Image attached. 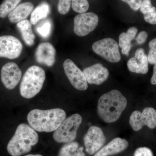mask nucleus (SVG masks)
<instances>
[{
  "mask_svg": "<svg viewBox=\"0 0 156 156\" xmlns=\"http://www.w3.org/2000/svg\"><path fill=\"white\" fill-rule=\"evenodd\" d=\"M129 123L134 131H139L144 126L154 129L156 126V111L151 107L145 108L142 112L135 111L130 116Z\"/></svg>",
  "mask_w": 156,
  "mask_h": 156,
  "instance_id": "obj_7",
  "label": "nucleus"
},
{
  "mask_svg": "<svg viewBox=\"0 0 156 156\" xmlns=\"http://www.w3.org/2000/svg\"><path fill=\"white\" fill-rule=\"evenodd\" d=\"M34 9L33 4L29 2L18 5L8 15L9 21L12 23H18L25 20L31 14Z\"/></svg>",
  "mask_w": 156,
  "mask_h": 156,
  "instance_id": "obj_16",
  "label": "nucleus"
},
{
  "mask_svg": "<svg viewBox=\"0 0 156 156\" xmlns=\"http://www.w3.org/2000/svg\"><path fill=\"white\" fill-rule=\"evenodd\" d=\"M148 34L145 31L140 32L136 37V43L138 44H144L147 38Z\"/></svg>",
  "mask_w": 156,
  "mask_h": 156,
  "instance_id": "obj_30",
  "label": "nucleus"
},
{
  "mask_svg": "<svg viewBox=\"0 0 156 156\" xmlns=\"http://www.w3.org/2000/svg\"><path fill=\"white\" fill-rule=\"evenodd\" d=\"M134 156H154L150 149L147 147H140L136 149Z\"/></svg>",
  "mask_w": 156,
  "mask_h": 156,
  "instance_id": "obj_28",
  "label": "nucleus"
},
{
  "mask_svg": "<svg viewBox=\"0 0 156 156\" xmlns=\"http://www.w3.org/2000/svg\"><path fill=\"white\" fill-rule=\"evenodd\" d=\"M128 143L126 139L117 137L98 151L94 156H108L119 153L128 147Z\"/></svg>",
  "mask_w": 156,
  "mask_h": 156,
  "instance_id": "obj_15",
  "label": "nucleus"
},
{
  "mask_svg": "<svg viewBox=\"0 0 156 156\" xmlns=\"http://www.w3.org/2000/svg\"><path fill=\"white\" fill-rule=\"evenodd\" d=\"M138 32L135 27H131L127 30V32L122 33L119 37V46L122 48V53L124 55L128 56L131 48V41L134 40Z\"/></svg>",
  "mask_w": 156,
  "mask_h": 156,
  "instance_id": "obj_18",
  "label": "nucleus"
},
{
  "mask_svg": "<svg viewBox=\"0 0 156 156\" xmlns=\"http://www.w3.org/2000/svg\"><path fill=\"white\" fill-rule=\"evenodd\" d=\"M128 4L130 8L134 11H137L140 9L142 0H121Z\"/></svg>",
  "mask_w": 156,
  "mask_h": 156,
  "instance_id": "obj_29",
  "label": "nucleus"
},
{
  "mask_svg": "<svg viewBox=\"0 0 156 156\" xmlns=\"http://www.w3.org/2000/svg\"><path fill=\"white\" fill-rule=\"evenodd\" d=\"M92 48L95 53L110 62H118L121 60L119 45L113 39L106 38L97 41Z\"/></svg>",
  "mask_w": 156,
  "mask_h": 156,
  "instance_id": "obj_6",
  "label": "nucleus"
},
{
  "mask_svg": "<svg viewBox=\"0 0 156 156\" xmlns=\"http://www.w3.org/2000/svg\"><path fill=\"white\" fill-rule=\"evenodd\" d=\"M58 156H85L83 147L78 143L72 141L66 143L59 150Z\"/></svg>",
  "mask_w": 156,
  "mask_h": 156,
  "instance_id": "obj_21",
  "label": "nucleus"
},
{
  "mask_svg": "<svg viewBox=\"0 0 156 156\" xmlns=\"http://www.w3.org/2000/svg\"><path fill=\"white\" fill-rule=\"evenodd\" d=\"M147 56L144 55L141 58L134 57L128 60L127 66L130 72L136 73L145 74L148 71Z\"/></svg>",
  "mask_w": 156,
  "mask_h": 156,
  "instance_id": "obj_17",
  "label": "nucleus"
},
{
  "mask_svg": "<svg viewBox=\"0 0 156 156\" xmlns=\"http://www.w3.org/2000/svg\"><path fill=\"white\" fill-rule=\"evenodd\" d=\"M56 53V50L53 45L48 42H45L38 46L35 56L37 62L40 64L51 67L55 63Z\"/></svg>",
  "mask_w": 156,
  "mask_h": 156,
  "instance_id": "obj_13",
  "label": "nucleus"
},
{
  "mask_svg": "<svg viewBox=\"0 0 156 156\" xmlns=\"http://www.w3.org/2000/svg\"><path fill=\"white\" fill-rule=\"evenodd\" d=\"M127 105L126 98L115 89L101 96L98 103V113L105 122H114L119 119Z\"/></svg>",
  "mask_w": 156,
  "mask_h": 156,
  "instance_id": "obj_2",
  "label": "nucleus"
},
{
  "mask_svg": "<svg viewBox=\"0 0 156 156\" xmlns=\"http://www.w3.org/2000/svg\"><path fill=\"white\" fill-rule=\"evenodd\" d=\"M72 0H58L57 9L59 14L62 15L67 14L70 9Z\"/></svg>",
  "mask_w": 156,
  "mask_h": 156,
  "instance_id": "obj_27",
  "label": "nucleus"
},
{
  "mask_svg": "<svg viewBox=\"0 0 156 156\" xmlns=\"http://www.w3.org/2000/svg\"><path fill=\"white\" fill-rule=\"evenodd\" d=\"M31 23L28 20H25L17 23V27L20 32L23 40L27 45L33 46L34 44L35 36L32 29Z\"/></svg>",
  "mask_w": 156,
  "mask_h": 156,
  "instance_id": "obj_19",
  "label": "nucleus"
},
{
  "mask_svg": "<svg viewBox=\"0 0 156 156\" xmlns=\"http://www.w3.org/2000/svg\"><path fill=\"white\" fill-rule=\"evenodd\" d=\"M22 76L21 70L16 63L8 62L1 70V80L7 89H13L19 83Z\"/></svg>",
  "mask_w": 156,
  "mask_h": 156,
  "instance_id": "obj_12",
  "label": "nucleus"
},
{
  "mask_svg": "<svg viewBox=\"0 0 156 156\" xmlns=\"http://www.w3.org/2000/svg\"><path fill=\"white\" fill-rule=\"evenodd\" d=\"M153 68V74L151 79V83L152 85H156V63H155Z\"/></svg>",
  "mask_w": 156,
  "mask_h": 156,
  "instance_id": "obj_32",
  "label": "nucleus"
},
{
  "mask_svg": "<svg viewBox=\"0 0 156 156\" xmlns=\"http://www.w3.org/2000/svg\"><path fill=\"white\" fill-rule=\"evenodd\" d=\"M65 73L72 85L75 89L85 91L88 88V82L83 72L70 59H66L63 63Z\"/></svg>",
  "mask_w": 156,
  "mask_h": 156,
  "instance_id": "obj_9",
  "label": "nucleus"
},
{
  "mask_svg": "<svg viewBox=\"0 0 156 156\" xmlns=\"http://www.w3.org/2000/svg\"><path fill=\"white\" fill-rule=\"evenodd\" d=\"M82 122V117L78 114H75L66 118L54 131L53 139L58 143L72 142L76 137L78 129Z\"/></svg>",
  "mask_w": 156,
  "mask_h": 156,
  "instance_id": "obj_5",
  "label": "nucleus"
},
{
  "mask_svg": "<svg viewBox=\"0 0 156 156\" xmlns=\"http://www.w3.org/2000/svg\"><path fill=\"white\" fill-rule=\"evenodd\" d=\"M105 140L102 129L97 126H91L84 137L86 151L91 155L94 154L101 148Z\"/></svg>",
  "mask_w": 156,
  "mask_h": 156,
  "instance_id": "obj_10",
  "label": "nucleus"
},
{
  "mask_svg": "<svg viewBox=\"0 0 156 156\" xmlns=\"http://www.w3.org/2000/svg\"><path fill=\"white\" fill-rule=\"evenodd\" d=\"M98 17L93 12L81 13L74 19V32L80 37H84L94 30L98 23Z\"/></svg>",
  "mask_w": 156,
  "mask_h": 156,
  "instance_id": "obj_8",
  "label": "nucleus"
},
{
  "mask_svg": "<svg viewBox=\"0 0 156 156\" xmlns=\"http://www.w3.org/2000/svg\"><path fill=\"white\" fill-rule=\"evenodd\" d=\"M25 156H43L40 154H28Z\"/></svg>",
  "mask_w": 156,
  "mask_h": 156,
  "instance_id": "obj_33",
  "label": "nucleus"
},
{
  "mask_svg": "<svg viewBox=\"0 0 156 156\" xmlns=\"http://www.w3.org/2000/svg\"><path fill=\"white\" fill-rule=\"evenodd\" d=\"M88 0H72V8L77 13H86L89 9Z\"/></svg>",
  "mask_w": 156,
  "mask_h": 156,
  "instance_id": "obj_25",
  "label": "nucleus"
},
{
  "mask_svg": "<svg viewBox=\"0 0 156 156\" xmlns=\"http://www.w3.org/2000/svg\"><path fill=\"white\" fill-rule=\"evenodd\" d=\"M23 45L17 38L11 35L0 37V57L15 59L22 53Z\"/></svg>",
  "mask_w": 156,
  "mask_h": 156,
  "instance_id": "obj_11",
  "label": "nucleus"
},
{
  "mask_svg": "<svg viewBox=\"0 0 156 156\" xmlns=\"http://www.w3.org/2000/svg\"><path fill=\"white\" fill-rule=\"evenodd\" d=\"M146 22L151 24H156V9L152 6L151 0H143L140 8Z\"/></svg>",
  "mask_w": 156,
  "mask_h": 156,
  "instance_id": "obj_22",
  "label": "nucleus"
},
{
  "mask_svg": "<svg viewBox=\"0 0 156 156\" xmlns=\"http://www.w3.org/2000/svg\"><path fill=\"white\" fill-rule=\"evenodd\" d=\"M39 140V136L35 130L30 126L22 123L17 128L14 136L10 140L7 150L12 156H20L29 152L32 147Z\"/></svg>",
  "mask_w": 156,
  "mask_h": 156,
  "instance_id": "obj_3",
  "label": "nucleus"
},
{
  "mask_svg": "<svg viewBox=\"0 0 156 156\" xmlns=\"http://www.w3.org/2000/svg\"><path fill=\"white\" fill-rule=\"evenodd\" d=\"M46 79L44 69L37 66L29 68L21 80L20 92L23 97L30 99L38 94Z\"/></svg>",
  "mask_w": 156,
  "mask_h": 156,
  "instance_id": "obj_4",
  "label": "nucleus"
},
{
  "mask_svg": "<svg viewBox=\"0 0 156 156\" xmlns=\"http://www.w3.org/2000/svg\"><path fill=\"white\" fill-rule=\"evenodd\" d=\"M149 51L147 55L148 61L151 64L156 63V38L149 43Z\"/></svg>",
  "mask_w": 156,
  "mask_h": 156,
  "instance_id": "obj_26",
  "label": "nucleus"
},
{
  "mask_svg": "<svg viewBox=\"0 0 156 156\" xmlns=\"http://www.w3.org/2000/svg\"><path fill=\"white\" fill-rule=\"evenodd\" d=\"M144 50L142 48H140L136 50L134 57L136 58H141L145 55Z\"/></svg>",
  "mask_w": 156,
  "mask_h": 156,
  "instance_id": "obj_31",
  "label": "nucleus"
},
{
  "mask_svg": "<svg viewBox=\"0 0 156 156\" xmlns=\"http://www.w3.org/2000/svg\"><path fill=\"white\" fill-rule=\"evenodd\" d=\"M66 116L65 112L61 108L47 110L35 109L29 113L27 119L30 126L35 131L51 132L58 128Z\"/></svg>",
  "mask_w": 156,
  "mask_h": 156,
  "instance_id": "obj_1",
  "label": "nucleus"
},
{
  "mask_svg": "<svg viewBox=\"0 0 156 156\" xmlns=\"http://www.w3.org/2000/svg\"><path fill=\"white\" fill-rule=\"evenodd\" d=\"M21 0H4L0 5V17H7L18 6Z\"/></svg>",
  "mask_w": 156,
  "mask_h": 156,
  "instance_id": "obj_23",
  "label": "nucleus"
},
{
  "mask_svg": "<svg viewBox=\"0 0 156 156\" xmlns=\"http://www.w3.org/2000/svg\"><path fill=\"white\" fill-rule=\"evenodd\" d=\"M50 12V7L46 2L41 3L32 12L30 22L33 25H35L42 20L45 19Z\"/></svg>",
  "mask_w": 156,
  "mask_h": 156,
  "instance_id": "obj_20",
  "label": "nucleus"
},
{
  "mask_svg": "<svg viewBox=\"0 0 156 156\" xmlns=\"http://www.w3.org/2000/svg\"><path fill=\"white\" fill-rule=\"evenodd\" d=\"M52 22L50 19H47L40 23L37 27L36 31L40 36L43 38L49 37L52 32Z\"/></svg>",
  "mask_w": 156,
  "mask_h": 156,
  "instance_id": "obj_24",
  "label": "nucleus"
},
{
  "mask_svg": "<svg viewBox=\"0 0 156 156\" xmlns=\"http://www.w3.org/2000/svg\"><path fill=\"white\" fill-rule=\"evenodd\" d=\"M83 72L88 83L99 85L103 83L108 77V70L100 63L86 68Z\"/></svg>",
  "mask_w": 156,
  "mask_h": 156,
  "instance_id": "obj_14",
  "label": "nucleus"
}]
</instances>
